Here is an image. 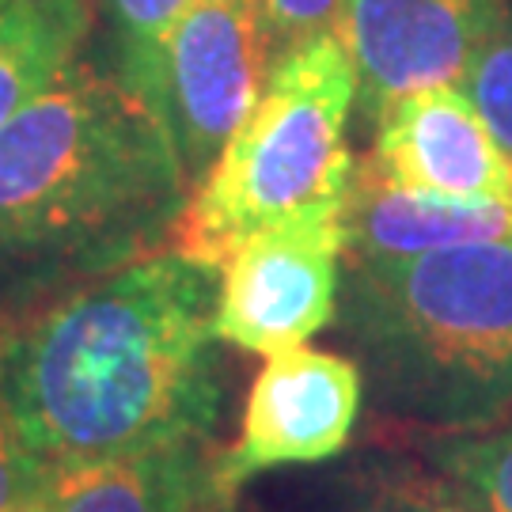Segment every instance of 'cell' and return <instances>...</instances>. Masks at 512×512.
Here are the masks:
<instances>
[{"label":"cell","mask_w":512,"mask_h":512,"mask_svg":"<svg viewBox=\"0 0 512 512\" xmlns=\"http://www.w3.org/2000/svg\"><path fill=\"white\" fill-rule=\"evenodd\" d=\"M365 403V376L349 353L293 346L270 353L243 399L239 429L220 452L224 490L236 497L255 475L338 456Z\"/></svg>","instance_id":"52a82bcc"},{"label":"cell","mask_w":512,"mask_h":512,"mask_svg":"<svg viewBox=\"0 0 512 512\" xmlns=\"http://www.w3.org/2000/svg\"><path fill=\"white\" fill-rule=\"evenodd\" d=\"M421 459L482 512H512V410L459 433H421Z\"/></svg>","instance_id":"4fadbf2b"},{"label":"cell","mask_w":512,"mask_h":512,"mask_svg":"<svg viewBox=\"0 0 512 512\" xmlns=\"http://www.w3.org/2000/svg\"><path fill=\"white\" fill-rule=\"evenodd\" d=\"M357 69L338 31L308 38L266 73L255 107L190 190L175 243L217 262L236 243L304 217H342Z\"/></svg>","instance_id":"277c9868"},{"label":"cell","mask_w":512,"mask_h":512,"mask_svg":"<svg viewBox=\"0 0 512 512\" xmlns=\"http://www.w3.org/2000/svg\"><path fill=\"white\" fill-rule=\"evenodd\" d=\"M54 467L23 440L8 406L0 399V512L35 509L50 494Z\"/></svg>","instance_id":"e0dca14e"},{"label":"cell","mask_w":512,"mask_h":512,"mask_svg":"<svg viewBox=\"0 0 512 512\" xmlns=\"http://www.w3.org/2000/svg\"><path fill=\"white\" fill-rule=\"evenodd\" d=\"M459 84L486 118V126L494 129L497 145L512 156V0H505L494 35L486 38Z\"/></svg>","instance_id":"2e32d148"},{"label":"cell","mask_w":512,"mask_h":512,"mask_svg":"<svg viewBox=\"0 0 512 512\" xmlns=\"http://www.w3.org/2000/svg\"><path fill=\"white\" fill-rule=\"evenodd\" d=\"M266 73L270 54L251 0H190L160 54V118L190 190L255 107Z\"/></svg>","instance_id":"8992f818"},{"label":"cell","mask_w":512,"mask_h":512,"mask_svg":"<svg viewBox=\"0 0 512 512\" xmlns=\"http://www.w3.org/2000/svg\"><path fill=\"white\" fill-rule=\"evenodd\" d=\"M23 512H46V501H42V505H35V509H23Z\"/></svg>","instance_id":"d6986e66"},{"label":"cell","mask_w":512,"mask_h":512,"mask_svg":"<svg viewBox=\"0 0 512 512\" xmlns=\"http://www.w3.org/2000/svg\"><path fill=\"white\" fill-rule=\"evenodd\" d=\"M217 440H183L54 467L46 512H232Z\"/></svg>","instance_id":"8fae6325"},{"label":"cell","mask_w":512,"mask_h":512,"mask_svg":"<svg viewBox=\"0 0 512 512\" xmlns=\"http://www.w3.org/2000/svg\"><path fill=\"white\" fill-rule=\"evenodd\" d=\"M220 266L171 243L0 319V399L50 467L217 440Z\"/></svg>","instance_id":"6da1fadb"},{"label":"cell","mask_w":512,"mask_h":512,"mask_svg":"<svg viewBox=\"0 0 512 512\" xmlns=\"http://www.w3.org/2000/svg\"><path fill=\"white\" fill-rule=\"evenodd\" d=\"M251 4H255L270 65H274L277 57L289 54L293 46H304L308 38L338 31L346 0H251Z\"/></svg>","instance_id":"ac0fdd59"},{"label":"cell","mask_w":512,"mask_h":512,"mask_svg":"<svg viewBox=\"0 0 512 512\" xmlns=\"http://www.w3.org/2000/svg\"><path fill=\"white\" fill-rule=\"evenodd\" d=\"M88 0L0 4V126L61 80L88 46Z\"/></svg>","instance_id":"7c38bea8"},{"label":"cell","mask_w":512,"mask_h":512,"mask_svg":"<svg viewBox=\"0 0 512 512\" xmlns=\"http://www.w3.org/2000/svg\"><path fill=\"white\" fill-rule=\"evenodd\" d=\"M190 0H99L103 61L133 95L160 114V54Z\"/></svg>","instance_id":"5bb4252c"},{"label":"cell","mask_w":512,"mask_h":512,"mask_svg":"<svg viewBox=\"0 0 512 512\" xmlns=\"http://www.w3.org/2000/svg\"><path fill=\"white\" fill-rule=\"evenodd\" d=\"M372 160L395 183L452 202L512 205V156L463 84H433L372 114Z\"/></svg>","instance_id":"9c48e42d"},{"label":"cell","mask_w":512,"mask_h":512,"mask_svg":"<svg viewBox=\"0 0 512 512\" xmlns=\"http://www.w3.org/2000/svg\"><path fill=\"white\" fill-rule=\"evenodd\" d=\"M186 202L164 118L80 54L0 126V319L171 247Z\"/></svg>","instance_id":"7a4b0ae2"},{"label":"cell","mask_w":512,"mask_h":512,"mask_svg":"<svg viewBox=\"0 0 512 512\" xmlns=\"http://www.w3.org/2000/svg\"><path fill=\"white\" fill-rule=\"evenodd\" d=\"M346 512H482L437 471L421 467H372L361 478Z\"/></svg>","instance_id":"9a60e30c"},{"label":"cell","mask_w":512,"mask_h":512,"mask_svg":"<svg viewBox=\"0 0 512 512\" xmlns=\"http://www.w3.org/2000/svg\"><path fill=\"white\" fill-rule=\"evenodd\" d=\"M505 0H346L338 35L357 69L361 122L418 88L459 84Z\"/></svg>","instance_id":"ba28073f"},{"label":"cell","mask_w":512,"mask_h":512,"mask_svg":"<svg viewBox=\"0 0 512 512\" xmlns=\"http://www.w3.org/2000/svg\"><path fill=\"white\" fill-rule=\"evenodd\" d=\"M342 232L346 258L353 262L418 258L467 243H505L512 239V205L452 202L425 194L395 183L365 152L353 160Z\"/></svg>","instance_id":"30bf717a"},{"label":"cell","mask_w":512,"mask_h":512,"mask_svg":"<svg viewBox=\"0 0 512 512\" xmlns=\"http://www.w3.org/2000/svg\"><path fill=\"white\" fill-rule=\"evenodd\" d=\"M342 266V217L289 220L236 243L220 258L217 342L258 357L304 346L334 323Z\"/></svg>","instance_id":"5b68a950"},{"label":"cell","mask_w":512,"mask_h":512,"mask_svg":"<svg viewBox=\"0 0 512 512\" xmlns=\"http://www.w3.org/2000/svg\"><path fill=\"white\" fill-rule=\"evenodd\" d=\"M232 512H236V509H232Z\"/></svg>","instance_id":"44dd1931"},{"label":"cell","mask_w":512,"mask_h":512,"mask_svg":"<svg viewBox=\"0 0 512 512\" xmlns=\"http://www.w3.org/2000/svg\"><path fill=\"white\" fill-rule=\"evenodd\" d=\"M0 4H4V0H0Z\"/></svg>","instance_id":"ffe728a7"},{"label":"cell","mask_w":512,"mask_h":512,"mask_svg":"<svg viewBox=\"0 0 512 512\" xmlns=\"http://www.w3.org/2000/svg\"><path fill=\"white\" fill-rule=\"evenodd\" d=\"M334 319L387 418L459 433L512 410V239L346 258Z\"/></svg>","instance_id":"3957f363"}]
</instances>
